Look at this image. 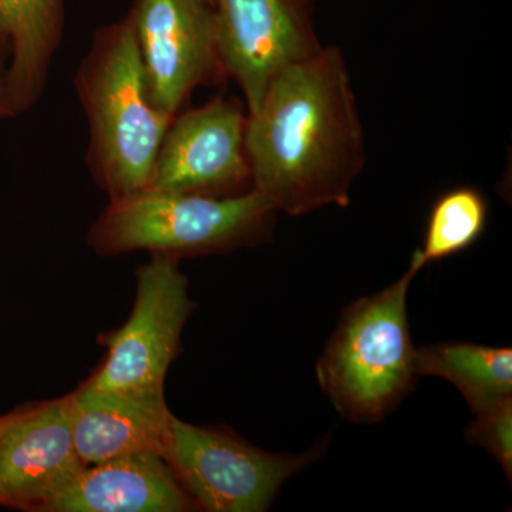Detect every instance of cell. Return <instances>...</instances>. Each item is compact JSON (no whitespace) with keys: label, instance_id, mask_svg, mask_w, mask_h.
Segmentation results:
<instances>
[{"label":"cell","instance_id":"obj_1","mask_svg":"<svg viewBox=\"0 0 512 512\" xmlns=\"http://www.w3.org/2000/svg\"><path fill=\"white\" fill-rule=\"evenodd\" d=\"M245 150L252 190L275 211L305 215L349 205L365 164L363 130L352 82L338 47L282 70L255 113Z\"/></svg>","mask_w":512,"mask_h":512},{"label":"cell","instance_id":"obj_2","mask_svg":"<svg viewBox=\"0 0 512 512\" xmlns=\"http://www.w3.org/2000/svg\"><path fill=\"white\" fill-rule=\"evenodd\" d=\"M74 86L89 121L94 180L110 200L144 190L174 117L148 97L130 16L97 30Z\"/></svg>","mask_w":512,"mask_h":512},{"label":"cell","instance_id":"obj_3","mask_svg":"<svg viewBox=\"0 0 512 512\" xmlns=\"http://www.w3.org/2000/svg\"><path fill=\"white\" fill-rule=\"evenodd\" d=\"M274 212L271 202L252 188L229 197L144 188L111 198L90 228L87 244L101 256L222 254L264 235Z\"/></svg>","mask_w":512,"mask_h":512},{"label":"cell","instance_id":"obj_4","mask_svg":"<svg viewBox=\"0 0 512 512\" xmlns=\"http://www.w3.org/2000/svg\"><path fill=\"white\" fill-rule=\"evenodd\" d=\"M412 272L346 308L316 373L335 409L353 423H376L416 383V348L407 319Z\"/></svg>","mask_w":512,"mask_h":512},{"label":"cell","instance_id":"obj_5","mask_svg":"<svg viewBox=\"0 0 512 512\" xmlns=\"http://www.w3.org/2000/svg\"><path fill=\"white\" fill-rule=\"evenodd\" d=\"M178 264L180 259L151 254L138 266L133 312L120 329L100 336L106 360L84 384L100 392L164 393L165 376L195 308Z\"/></svg>","mask_w":512,"mask_h":512},{"label":"cell","instance_id":"obj_6","mask_svg":"<svg viewBox=\"0 0 512 512\" xmlns=\"http://www.w3.org/2000/svg\"><path fill=\"white\" fill-rule=\"evenodd\" d=\"M322 451L268 453L227 431L192 426L174 416L164 460L202 510L262 512L282 485Z\"/></svg>","mask_w":512,"mask_h":512},{"label":"cell","instance_id":"obj_7","mask_svg":"<svg viewBox=\"0 0 512 512\" xmlns=\"http://www.w3.org/2000/svg\"><path fill=\"white\" fill-rule=\"evenodd\" d=\"M128 16L158 110L177 116L195 89L225 74L210 0H136Z\"/></svg>","mask_w":512,"mask_h":512},{"label":"cell","instance_id":"obj_8","mask_svg":"<svg viewBox=\"0 0 512 512\" xmlns=\"http://www.w3.org/2000/svg\"><path fill=\"white\" fill-rule=\"evenodd\" d=\"M218 53L255 113L286 67L318 55L309 0H214Z\"/></svg>","mask_w":512,"mask_h":512},{"label":"cell","instance_id":"obj_9","mask_svg":"<svg viewBox=\"0 0 512 512\" xmlns=\"http://www.w3.org/2000/svg\"><path fill=\"white\" fill-rule=\"evenodd\" d=\"M248 116L237 101L215 99L175 116L146 188L229 197L251 181L245 150Z\"/></svg>","mask_w":512,"mask_h":512},{"label":"cell","instance_id":"obj_10","mask_svg":"<svg viewBox=\"0 0 512 512\" xmlns=\"http://www.w3.org/2000/svg\"><path fill=\"white\" fill-rule=\"evenodd\" d=\"M84 467L73 440L72 393L28 404L0 434V507L42 512Z\"/></svg>","mask_w":512,"mask_h":512},{"label":"cell","instance_id":"obj_11","mask_svg":"<svg viewBox=\"0 0 512 512\" xmlns=\"http://www.w3.org/2000/svg\"><path fill=\"white\" fill-rule=\"evenodd\" d=\"M173 419L164 393L100 392L84 383L72 393L74 446L86 467L136 453L164 458Z\"/></svg>","mask_w":512,"mask_h":512},{"label":"cell","instance_id":"obj_12","mask_svg":"<svg viewBox=\"0 0 512 512\" xmlns=\"http://www.w3.org/2000/svg\"><path fill=\"white\" fill-rule=\"evenodd\" d=\"M198 508L163 457L136 453L84 467L42 512H185Z\"/></svg>","mask_w":512,"mask_h":512},{"label":"cell","instance_id":"obj_13","mask_svg":"<svg viewBox=\"0 0 512 512\" xmlns=\"http://www.w3.org/2000/svg\"><path fill=\"white\" fill-rule=\"evenodd\" d=\"M63 28V0H0V45L9 56L6 80L15 116L45 92Z\"/></svg>","mask_w":512,"mask_h":512},{"label":"cell","instance_id":"obj_14","mask_svg":"<svg viewBox=\"0 0 512 512\" xmlns=\"http://www.w3.org/2000/svg\"><path fill=\"white\" fill-rule=\"evenodd\" d=\"M417 376H437L460 390L474 414L512 397V350L448 342L416 349Z\"/></svg>","mask_w":512,"mask_h":512},{"label":"cell","instance_id":"obj_15","mask_svg":"<svg viewBox=\"0 0 512 512\" xmlns=\"http://www.w3.org/2000/svg\"><path fill=\"white\" fill-rule=\"evenodd\" d=\"M487 202L474 188L448 191L431 210L423 247L417 248L407 271L456 255L474 244L487 224Z\"/></svg>","mask_w":512,"mask_h":512},{"label":"cell","instance_id":"obj_16","mask_svg":"<svg viewBox=\"0 0 512 512\" xmlns=\"http://www.w3.org/2000/svg\"><path fill=\"white\" fill-rule=\"evenodd\" d=\"M468 424V443L484 448L503 467L505 476H512V397L474 414Z\"/></svg>","mask_w":512,"mask_h":512},{"label":"cell","instance_id":"obj_17","mask_svg":"<svg viewBox=\"0 0 512 512\" xmlns=\"http://www.w3.org/2000/svg\"><path fill=\"white\" fill-rule=\"evenodd\" d=\"M8 52L5 47L0 45V119L6 117H15L12 107H10L8 96V80H6V72H8Z\"/></svg>","mask_w":512,"mask_h":512},{"label":"cell","instance_id":"obj_18","mask_svg":"<svg viewBox=\"0 0 512 512\" xmlns=\"http://www.w3.org/2000/svg\"><path fill=\"white\" fill-rule=\"evenodd\" d=\"M25 407L26 406L19 407V409L13 410V412L0 416V434L8 429L10 424L15 423V421L18 420L20 416H22L23 412H25Z\"/></svg>","mask_w":512,"mask_h":512},{"label":"cell","instance_id":"obj_19","mask_svg":"<svg viewBox=\"0 0 512 512\" xmlns=\"http://www.w3.org/2000/svg\"><path fill=\"white\" fill-rule=\"evenodd\" d=\"M210 2L212 3V5H214V0H210Z\"/></svg>","mask_w":512,"mask_h":512}]
</instances>
